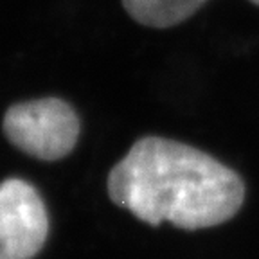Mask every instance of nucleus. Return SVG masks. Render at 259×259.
<instances>
[{
    "label": "nucleus",
    "instance_id": "5",
    "mask_svg": "<svg viewBox=\"0 0 259 259\" xmlns=\"http://www.w3.org/2000/svg\"><path fill=\"white\" fill-rule=\"evenodd\" d=\"M250 2H254L255 6H259V0H250Z\"/></svg>",
    "mask_w": 259,
    "mask_h": 259
},
{
    "label": "nucleus",
    "instance_id": "1",
    "mask_svg": "<svg viewBox=\"0 0 259 259\" xmlns=\"http://www.w3.org/2000/svg\"><path fill=\"white\" fill-rule=\"evenodd\" d=\"M115 205L141 222L196 231L225 223L241 209L243 180L214 157L164 137H142L108 175Z\"/></svg>",
    "mask_w": 259,
    "mask_h": 259
},
{
    "label": "nucleus",
    "instance_id": "3",
    "mask_svg": "<svg viewBox=\"0 0 259 259\" xmlns=\"http://www.w3.org/2000/svg\"><path fill=\"white\" fill-rule=\"evenodd\" d=\"M49 234L47 209L25 180L0 184V259H32Z\"/></svg>",
    "mask_w": 259,
    "mask_h": 259
},
{
    "label": "nucleus",
    "instance_id": "2",
    "mask_svg": "<svg viewBox=\"0 0 259 259\" xmlns=\"http://www.w3.org/2000/svg\"><path fill=\"white\" fill-rule=\"evenodd\" d=\"M4 134L24 153L40 160H58L74 150L79 119L63 99H34L13 105L6 112Z\"/></svg>",
    "mask_w": 259,
    "mask_h": 259
},
{
    "label": "nucleus",
    "instance_id": "4",
    "mask_svg": "<svg viewBox=\"0 0 259 259\" xmlns=\"http://www.w3.org/2000/svg\"><path fill=\"white\" fill-rule=\"evenodd\" d=\"M207 0H122L126 13L148 27L166 29L182 24Z\"/></svg>",
    "mask_w": 259,
    "mask_h": 259
}]
</instances>
